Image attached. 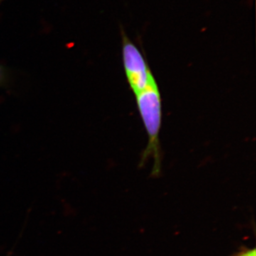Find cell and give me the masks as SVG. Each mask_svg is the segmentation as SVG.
Here are the masks:
<instances>
[{"mask_svg": "<svg viewBox=\"0 0 256 256\" xmlns=\"http://www.w3.org/2000/svg\"><path fill=\"white\" fill-rule=\"evenodd\" d=\"M138 109L148 133V143L141 158L140 165L152 158L154 168L152 174L158 176L161 171L162 152L160 132L162 126V108L158 82H154L136 95Z\"/></svg>", "mask_w": 256, "mask_h": 256, "instance_id": "cell-1", "label": "cell"}, {"mask_svg": "<svg viewBox=\"0 0 256 256\" xmlns=\"http://www.w3.org/2000/svg\"><path fill=\"white\" fill-rule=\"evenodd\" d=\"M122 58L126 78L131 90L137 95L156 82L149 64L137 45L120 28Z\"/></svg>", "mask_w": 256, "mask_h": 256, "instance_id": "cell-2", "label": "cell"}, {"mask_svg": "<svg viewBox=\"0 0 256 256\" xmlns=\"http://www.w3.org/2000/svg\"><path fill=\"white\" fill-rule=\"evenodd\" d=\"M232 256H256V250L255 248H248L247 247L242 246L240 250Z\"/></svg>", "mask_w": 256, "mask_h": 256, "instance_id": "cell-3", "label": "cell"}, {"mask_svg": "<svg viewBox=\"0 0 256 256\" xmlns=\"http://www.w3.org/2000/svg\"><path fill=\"white\" fill-rule=\"evenodd\" d=\"M2 1V0H0V4H1Z\"/></svg>", "mask_w": 256, "mask_h": 256, "instance_id": "cell-4", "label": "cell"}]
</instances>
